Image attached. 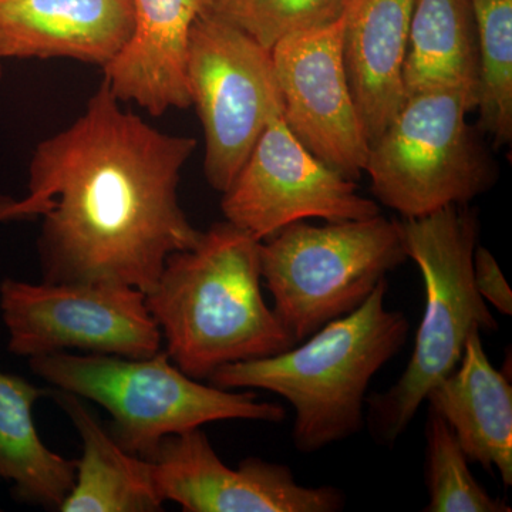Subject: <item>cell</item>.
<instances>
[{
  "mask_svg": "<svg viewBox=\"0 0 512 512\" xmlns=\"http://www.w3.org/2000/svg\"><path fill=\"white\" fill-rule=\"evenodd\" d=\"M195 146L124 109L104 80L30 160L29 194L53 200L39 238L45 281L150 292L167 259L202 235L178 198Z\"/></svg>",
  "mask_w": 512,
  "mask_h": 512,
  "instance_id": "6da1fadb",
  "label": "cell"
},
{
  "mask_svg": "<svg viewBox=\"0 0 512 512\" xmlns=\"http://www.w3.org/2000/svg\"><path fill=\"white\" fill-rule=\"evenodd\" d=\"M261 242L229 221L165 262L146 293L174 365L197 380L295 346L262 295Z\"/></svg>",
  "mask_w": 512,
  "mask_h": 512,
  "instance_id": "7a4b0ae2",
  "label": "cell"
},
{
  "mask_svg": "<svg viewBox=\"0 0 512 512\" xmlns=\"http://www.w3.org/2000/svg\"><path fill=\"white\" fill-rule=\"evenodd\" d=\"M386 279L360 308L322 326L301 346L222 366L210 376L221 389L265 390L295 410L292 440L311 454L348 440L365 427L373 377L402 350L409 320L386 308Z\"/></svg>",
  "mask_w": 512,
  "mask_h": 512,
  "instance_id": "3957f363",
  "label": "cell"
},
{
  "mask_svg": "<svg viewBox=\"0 0 512 512\" xmlns=\"http://www.w3.org/2000/svg\"><path fill=\"white\" fill-rule=\"evenodd\" d=\"M399 225L407 258L423 276L426 308L403 375L366 400L370 433L384 446L396 443L430 390L456 369L470 336L498 329L474 285L476 212L450 205L424 217L403 218Z\"/></svg>",
  "mask_w": 512,
  "mask_h": 512,
  "instance_id": "277c9868",
  "label": "cell"
},
{
  "mask_svg": "<svg viewBox=\"0 0 512 512\" xmlns=\"http://www.w3.org/2000/svg\"><path fill=\"white\" fill-rule=\"evenodd\" d=\"M40 379L62 392L100 404L110 433L134 456L151 460L167 437L221 420L279 423L286 410L259 402L254 392H232L185 375L165 350L121 357L72 352L29 359Z\"/></svg>",
  "mask_w": 512,
  "mask_h": 512,
  "instance_id": "5b68a950",
  "label": "cell"
},
{
  "mask_svg": "<svg viewBox=\"0 0 512 512\" xmlns=\"http://www.w3.org/2000/svg\"><path fill=\"white\" fill-rule=\"evenodd\" d=\"M407 259L399 221L382 214L323 227L296 222L261 242L262 281L295 345L355 312Z\"/></svg>",
  "mask_w": 512,
  "mask_h": 512,
  "instance_id": "8992f818",
  "label": "cell"
},
{
  "mask_svg": "<svg viewBox=\"0 0 512 512\" xmlns=\"http://www.w3.org/2000/svg\"><path fill=\"white\" fill-rule=\"evenodd\" d=\"M477 99L458 90L407 96L370 144L365 173L373 195L404 220L467 205L495 181L494 165L467 123Z\"/></svg>",
  "mask_w": 512,
  "mask_h": 512,
  "instance_id": "52a82bcc",
  "label": "cell"
},
{
  "mask_svg": "<svg viewBox=\"0 0 512 512\" xmlns=\"http://www.w3.org/2000/svg\"><path fill=\"white\" fill-rule=\"evenodd\" d=\"M191 106L205 136L204 171L214 190L235 180L269 117L282 109L269 50L224 20L202 12L190 33Z\"/></svg>",
  "mask_w": 512,
  "mask_h": 512,
  "instance_id": "ba28073f",
  "label": "cell"
},
{
  "mask_svg": "<svg viewBox=\"0 0 512 512\" xmlns=\"http://www.w3.org/2000/svg\"><path fill=\"white\" fill-rule=\"evenodd\" d=\"M0 312L10 352L28 359L72 350L121 357L163 350L146 293L128 286L8 278L0 284Z\"/></svg>",
  "mask_w": 512,
  "mask_h": 512,
  "instance_id": "9c48e42d",
  "label": "cell"
},
{
  "mask_svg": "<svg viewBox=\"0 0 512 512\" xmlns=\"http://www.w3.org/2000/svg\"><path fill=\"white\" fill-rule=\"evenodd\" d=\"M222 194L227 221L259 241L309 218L340 222L380 214L375 201L357 192L355 181L299 143L286 126L282 109L269 117L244 167Z\"/></svg>",
  "mask_w": 512,
  "mask_h": 512,
  "instance_id": "30bf717a",
  "label": "cell"
},
{
  "mask_svg": "<svg viewBox=\"0 0 512 512\" xmlns=\"http://www.w3.org/2000/svg\"><path fill=\"white\" fill-rule=\"evenodd\" d=\"M342 36L343 16L285 37L271 56L286 126L309 153L356 181L370 144L350 90Z\"/></svg>",
  "mask_w": 512,
  "mask_h": 512,
  "instance_id": "8fae6325",
  "label": "cell"
},
{
  "mask_svg": "<svg viewBox=\"0 0 512 512\" xmlns=\"http://www.w3.org/2000/svg\"><path fill=\"white\" fill-rule=\"evenodd\" d=\"M158 491L185 512H339L343 491L305 487L285 464L245 458L229 468L201 429L167 437L151 458Z\"/></svg>",
  "mask_w": 512,
  "mask_h": 512,
  "instance_id": "7c38bea8",
  "label": "cell"
},
{
  "mask_svg": "<svg viewBox=\"0 0 512 512\" xmlns=\"http://www.w3.org/2000/svg\"><path fill=\"white\" fill-rule=\"evenodd\" d=\"M133 26V0H0V60L72 59L104 69Z\"/></svg>",
  "mask_w": 512,
  "mask_h": 512,
  "instance_id": "4fadbf2b",
  "label": "cell"
},
{
  "mask_svg": "<svg viewBox=\"0 0 512 512\" xmlns=\"http://www.w3.org/2000/svg\"><path fill=\"white\" fill-rule=\"evenodd\" d=\"M205 0H133L130 39L104 67L121 103H136L151 116L191 107L188 43Z\"/></svg>",
  "mask_w": 512,
  "mask_h": 512,
  "instance_id": "5bb4252c",
  "label": "cell"
},
{
  "mask_svg": "<svg viewBox=\"0 0 512 512\" xmlns=\"http://www.w3.org/2000/svg\"><path fill=\"white\" fill-rule=\"evenodd\" d=\"M413 2L349 0L343 13V63L369 144L406 100L403 66Z\"/></svg>",
  "mask_w": 512,
  "mask_h": 512,
  "instance_id": "9a60e30c",
  "label": "cell"
},
{
  "mask_svg": "<svg viewBox=\"0 0 512 512\" xmlns=\"http://www.w3.org/2000/svg\"><path fill=\"white\" fill-rule=\"evenodd\" d=\"M429 409L451 427L468 461L497 470L512 485V387L495 369L481 333L467 340L456 369L427 394Z\"/></svg>",
  "mask_w": 512,
  "mask_h": 512,
  "instance_id": "2e32d148",
  "label": "cell"
},
{
  "mask_svg": "<svg viewBox=\"0 0 512 512\" xmlns=\"http://www.w3.org/2000/svg\"><path fill=\"white\" fill-rule=\"evenodd\" d=\"M82 439L83 454L76 461V481L64 498L62 512H156L165 501L158 491L153 461L134 456L101 426L92 410L76 394L55 390Z\"/></svg>",
  "mask_w": 512,
  "mask_h": 512,
  "instance_id": "e0dca14e",
  "label": "cell"
},
{
  "mask_svg": "<svg viewBox=\"0 0 512 512\" xmlns=\"http://www.w3.org/2000/svg\"><path fill=\"white\" fill-rule=\"evenodd\" d=\"M403 84L406 97L458 90L478 101V37L471 0H414Z\"/></svg>",
  "mask_w": 512,
  "mask_h": 512,
  "instance_id": "ac0fdd59",
  "label": "cell"
},
{
  "mask_svg": "<svg viewBox=\"0 0 512 512\" xmlns=\"http://www.w3.org/2000/svg\"><path fill=\"white\" fill-rule=\"evenodd\" d=\"M46 390L0 370V478L23 503L59 510L76 481V461L40 439L33 406Z\"/></svg>",
  "mask_w": 512,
  "mask_h": 512,
  "instance_id": "d6986e66",
  "label": "cell"
},
{
  "mask_svg": "<svg viewBox=\"0 0 512 512\" xmlns=\"http://www.w3.org/2000/svg\"><path fill=\"white\" fill-rule=\"evenodd\" d=\"M478 37L481 130L497 146L512 140V0H471Z\"/></svg>",
  "mask_w": 512,
  "mask_h": 512,
  "instance_id": "ffe728a7",
  "label": "cell"
},
{
  "mask_svg": "<svg viewBox=\"0 0 512 512\" xmlns=\"http://www.w3.org/2000/svg\"><path fill=\"white\" fill-rule=\"evenodd\" d=\"M451 427L429 409L426 421V512H511L478 483Z\"/></svg>",
  "mask_w": 512,
  "mask_h": 512,
  "instance_id": "44dd1931",
  "label": "cell"
},
{
  "mask_svg": "<svg viewBox=\"0 0 512 512\" xmlns=\"http://www.w3.org/2000/svg\"><path fill=\"white\" fill-rule=\"evenodd\" d=\"M349 0H205V13L224 20L271 52L295 33L338 22Z\"/></svg>",
  "mask_w": 512,
  "mask_h": 512,
  "instance_id": "7402d4cb",
  "label": "cell"
},
{
  "mask_svg": "<svg viewBox=\"0 0 512 512\" xmlns=\"http://www.w3.org/2000/svg\"><path fill=\"white\" fill-rule=\"evenodd\" d=\"M474 285L485 302L503 315H512V292L493 254L487 248L477 247L473 262Z\"/></svg>",
  "mask_w": 512,
  "mask_h": 512,
  "instance_id": "603a6c76",
  "label": "cell"
},
{
  "mask_svg": "<svg viewBox=\"0 0 512 512\" xmlns=\"http://www.w3.org/2000/svg\"><path fill=\"white\" fill-rule=\"evenodd\" d=\"M53 200L28 194L22 200L2 197L0 195V222L25 220V218L42 217L52 207Z\"/></svg>",
  "mask_w": 512,
  "mask_h": 512,
  "instance_id": "cb8c5ba5",
  "label": "cell"
},
{
  "mask_svg": "<svg viewBox=\"0 0 512 512\" xmlns=\"http://www.w3.org/2000/svg\"><path fill=\"white\" fill-rule=\"evenodd\" d=\"M2 74H3L2 60H0V82H2Z\"/></svg>",
  "mask_w": 512,
  "mask_h": 512,
  "instance_id": "d4e9b609",
  "label": "cell"
}]
</instances>
